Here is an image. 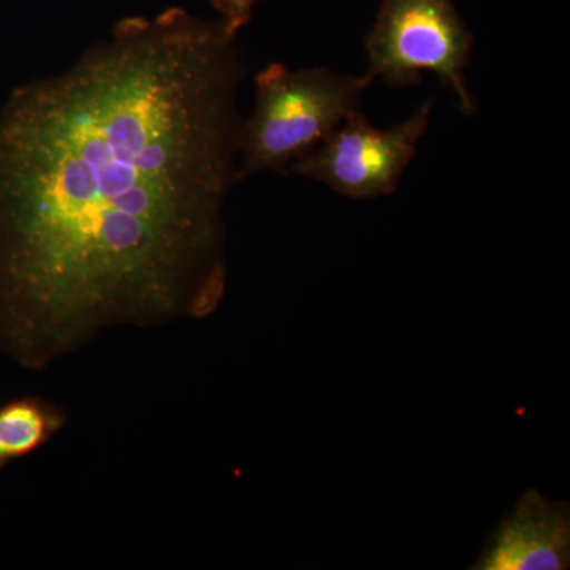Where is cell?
<instances>
[{"instance_id": "4", "label": "cell", "mask_w": 570, "mask_h": 570, "mask_svg": "<svg viewBox=\"0 0 570 570\" xmlns=\"http://www.w3.org/2000/svg\"><path fill=\"white\" fill-rule=\"evenodd\" d=\"M431 110L433 102L428 100L406 121L389 129H377L362 112H355L321 146L295 160L291 171L348 198L390 195L417 154Z\"/></svg>"}, {"instance_id": "2", "label": "cell", "mask_w": 570, "mask_h": 570, "mask_svg": "<svg viewBox=\"0 0 570 570\" xmlns=\"http://www.w3.org/2000/svg\"><path fill=\"white\" fill-rule=\"evenodd\" d=\"M255 100L243 118L236 181L273 171L285 175L337 127L360 111L373 85L363 75L336 73L325 67L291 70L273 62L254 78Z\"/></svg>"}, {"instance_id": "3", "label": "cell", "mask_w": 570, "mask_h": 570, "mask_svg": "<svg viewBox=\"0 0 570 570\" xmlns=\"http://www.w3.org/2000/svg\"><path fill=\"white\" fill-rule=\"evenodd\" d=\"M472 41L453 0H381L366 37L365 77L400 89L431 71L471 116L478 110L466 81Z\"/></svg>"}, {"instance_id": "6", "label": "cell", "mask_w": 570, "mask_h": 570, "mask_svg": "<svg viewBox=\"0 0 570 570\" xmlns=\"http://www.w3.org/2000/svg\"><path fill=\"white\" fill-rule=\"evenodd\" d=\"M67 420L62 407L41 396L14 397L0 406V469L43 449Z\"/></svg>"}, {"instance_id": "7", "label": "cell", "mask_w": 570, "mask_h": 570, "mask_svg": "<svg viewBox=\"0 0 570 570\" xmlns=\"http://www.w3.org/2000/svg\"><path fill=\"white\" fill-rule=\"evenodd\" d=\"M213 9L219 13V22L228 36H238L253 18L255 6L261 0H212Z\"/></svg>"}, {"instance_id": "1", "label": "cell", "mask_w": 570, "mask_h": 570, "mask_svg": "<svg viewBox=\"0 0 570 570\" xmlns=\"http://www.w3.org/2000/svg\"><path fill=\"white\" fill-rule=\"evenodd\" d=\"M219 20L124 18L0 110V351L43 371L112 326L202 321L227 285L247 67Z\"/></svg>"}, {"instance_id": "5", "label": "cell", "mask_w": 570, "mask_h": 570, "mask_svg": "<svg viewBox=\"0 0 570 570\" xmlns=\"http://www.w3.org/2000/svg\"><path fill=\"white\" fill-rule=\"evenodd\" d=\"M570 564V509L538 490L520 498L498 524L475 570H562Z\"/></svg>"}]
</instances>
